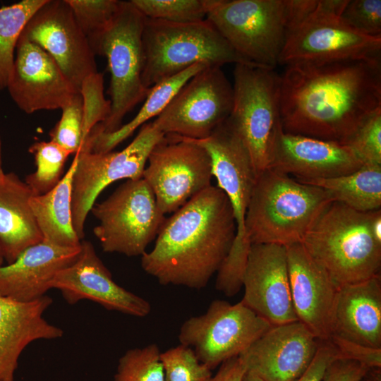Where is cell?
Instances as JSON below:
<instances>
[{
    "mask_svg": "<svg viewBox=\"0 0 381 381\" xmlns=\"http://www.w3.org/2000/svg\"><path fill=\"white\" fill-rule=\"evenodd\" d=\"M379 109L380 56L293 64L280 75L285 133L342 143Z\"/></svg>",
    "mask_w": 381,
    "mask_h": 381,
    "instance_id": "6da1fadb",
    "label": "cell"
},
{
    "mask_svg": "<svg viewBox=\"0 0 381 381\" xmlns=\"http://www.w3.org/2000/svg\"><path fill=\"white\" fill-rule=\"evenodd\" d=\"M229 200L210 186L190 199L162 224L141 267L162 285L205 288L217 273L236 235Z\"/></svg>",
    "mask_w": 381,
    "mask_h": 381,
    "instance_id": "7a4b0ae2",
    "label": "cell"
},
{
    "mask_svg": "<svg viewBox=\"0 0 381 381\" xmlns=\"http://www.w3.org/2000/svg\"><path fill=\"white\" fill-rule=\"evenodd\" d=\"M334 200L325 190L270 168L257 177L245 227L251 244L301 243Z\"/></svg>",
    "mask_w": 381,
    "mask_h": 381,
    "instance_id": "3957f363",
    "label": "cell"
},
{
    "mask_svg": "<svg viewBox=\"0 0 381 381\" xmlns=\"http://www.w3.org/2000/svg\"><path fill=\"white\" fill-rule=\"evenodd\" d=\"M371 212L334 201L301 243L338 288L380 274L381 244L371 231Z\"/></svg>",
    "mask_w": 381,
    "mask_h": 381,
    "instance_id": "277c9868",
    "label": "cell"
},
{
    "mask_svg": "<svg viewBox=\"0 0 381 381\" xmlns=\"http://www.w3.org/2000/svg\"><path fill=\"white\" fill-rule=\"evenodd\" d=\"M142 42V82L146 88L199 62L221 67L231 63L254 66L232 49L207 18L179 23L145 17Z\"/></svg>",
    "mask_w": 381,
    "mask_h": 381,
    "instance_id": "5b68a950",
    "label": "cell"
},
{
    "mask_svg": "<svg viewBox=\"0 0 381 381\" xmlns=\"http://www.w3.org/2000/svg\"><path fill=\"white\" fill-rule=\"evenodd\" d=\"M206 18L254 66L274 69L289 33L286 0H206Z\"/></svg>",
    "mask_w": 381,
    "mask_h": 381,
    "instance_id": "8992f818",
    "label": "cell"
},
{
    "mask_svg": "<svg viewBox=\"0 0 381 381\" xmlns=\"http://www.w3.org/2000/svg\"><path fill=\"white\" fill-rule=\"evenodd\" d=\"M144 20L131 1H121L112 20L91 44L95 55L106 57L110 73L111 110L106 121L100 123L103 133L120 128L126 114L145 99L150 91L142 82Z\"/></svg>",
    "mask_w": 381,
    "mask_h": 381,
    "instance_id": "52a82bcc",
    "label": "cell"
},
{
    "mask_svg": "<svg viewBox=\"0 0 381 381\" xmlns=\"http://www.w3.org/2000/svg\"><path fill=\"white\" fill-rule=\"evenodd\" d=\"M233 90L229 119L249 152L257 177L270 168L283 132L280 75L274 69L236 64Z\"/></svg>",
    "mask_w": 381,
    "mask_h": 381,
    "instance_id": "ba28073f",
    "label": "cell"
},
{
    "mask_svg": "<svg viewBox=\"0 0 381 381\" xmlns=\"http://www.w3.org/2000/svg\"><path fill=\"white\" fill-rule=\"evenodd\" d=\"M90 212L99 221L93 232L103 251L128 257L142 256L166 219L143 178L127 180Z\"/></svg>",
    "mask_w": 381,
    "mask_h": 381,
    "instance_id": "9c48e42d",
    "label": "cell"
},
{
    "mask_svg": "<svg viewBox=\"0 0 381 381\" xmlns=\"http://www.w3.org/2000/svg\"><path fill=\"white\" fill-rule=\"evenodd\" d=\"M349 0H320L315 11L294 28L279 64L332 62L380 56L381 36L364 35L340 16Z\"/></svg>",
    "mask_w": 381,
    "mask_h": 381,
    "instance_id": "30bf717a",
    "label": "cell"
},
{
    "mask_svg": "<svg viewBox=\"0 0 381 381\" xmlns=\"http://www.w3.org/2000/svg\"><path fill=\"white\" fill-rule=\"evenodd\" d=\"M164 135L152 122L146 123L124 149L103 153L92 151V138L90 134L85 138L75 153L72 195L73 226L81 241L85 220L98 195L114 181L142 178L150 152Z\"/></svg>",
    "mask_w": 381,
    "mask_h": 381,
    "instance_id": "8fae6325",
    "label": "cell"
},
{
    "mask_svg": "<svg viewBox=\"0 0 381 381\" xmlns=\"http://www.w3.org/2000/svg\"><path fill=\"white\" fill-rule=\"evenodd\" d=\"M191 140L209 154L212 176L232 208L236 231L223 264L231 272H243L252 245L246 231V214L256 180L249 152L229 118L207 138Z\"/></svg>",
    "mask_w": 381,
    "mask_h": 381,
    "instance_id": "7c38bea8",
    "label": "cell"
},
{
    "mask_svg": "<svg viewBox=\"0 0 381 381\" xmlns=\"http://www.w3.org/2000/svg\"><path fill=\"white\" fill-rule=\"evenodd\" d=\"M272 326L241 301L231 304L217 299L205 313L183 322L179 341L212 370L240 356Z\"/></svg>",
    "mask_w": 381,
    "mask_h": 381,
    "instance_id": "4fadbf2b",
    "label": "cell"
},
{
    "mask_svg": "<svg viewBox=\"0 0 381 381\" xmlns=\"http://www.w3.org/2000/svg\"><path fill=\"white\" fill-rule=\"evenodd\" d=\"M143 179L164 214L176 212L211 185V160L193 140L167 134L150 152Z\"/></svg>",
    "mask_w": 381,
    "mask_h": 381,
    "instance_id": "5bb4252c",
    "label": "cell"
},
{
    "mask_svg": "<svg viewBox=\"0 0 381 381\" xmlns=\"http://www.w3.org/2000/svg\"><path fill=\"white\" fill-rule=\"evenodd\" d=\"M233 85L218 66L194 75L157 116L153 126L164 134L202 140L230 116Z\"/></svg>",
    "mask_w": 381,
    "mask_h": 381,
    "instance_id": "9a60e30c",
    "label": "cell"
},
{
    "mask_svg": "<svg viewBox=\"0 0 381 381\" xmlns=\"http://www.w3.org/2000/svg\"><path fill=\"white\" fill-rule=\"evenodd\" d=\"M21 35L49 54L79 92L84 80L98 72L95 54L66 0H47Z\"/></svg>",
    "mask_w": 381,
    "mask_h": 381,
    "instance_id": "2e32d148",
    "label": "cell"
},
{
    "mask_svg": "<svg viewBox=\"0 0 381 381\" xmlns=\"http://www.w3.org/2000/svg\"><path fill=\"white\" fill-rule=\"evenodd\" d=\"M6 88L26 114L61 109L79 92L52 57L21 34Z\"/></svg>",
    "mask_w": 381,
    "mask_h": 381,
    "instance_id": "e0dca14e",
    "label": "cell"
},
{
    "mask_svg": "<svg viewBox=\"0 0 381 381\" xmlns=\"http://www.w3.org/2000/svg\"><path fill=\"white\" fill-rule=\"evenodd\" d=\"M80 247L77 259L56 274L51 289L60 291L70 305L89 300L108 310L137 318L150 314V303L113 280L111 272L90 241L82 240Z\"/></svg>",
    "mask_w": 381,
    "mask_h": 381,
    "instance_id": "ac0fdd59",
    "label": "cell"
},
{
    "mask_svg": "<svg viewBox=\"0 0 381 381\" xmlns=\"http://www.w3.org/2000/svg\"><path fill=\"white\" fill-rule=\"evenodd\" d=\"M241 301L272 326L298 321L291 295L286 246L252 244Z\"/></svg>",
    "mask_w": 381,
    "mask_h": 381,
    "instance_id": "d6986e66",
    "label": "cell"
},
{
    "mask_svg": "<svg viewBox=\"0 0 381 381\" xmlns=\"http://www.w3.org/2000/svg\"><path fill=\"white\" fill-rule=\"evenodd\" d=\"M320 341L296 321L272 326L238 356L246 370L263 381H296L311 363Z\"/></svg>",
    "mask_w": 381,
    "mask_h": 381,
    "instance_id": "ffe728a7",
    "label": "cell"
},
{
    "mask_svg": "<svg viewBox=\"0 0 381 381\" xmlns=\"http://www.w3.org/2000/svg\"><path fill=\"white\" fill-rule=\"evenodd\" d=\"M286 248L291 295L298 320L320 341H327L331 336L338 287L301 243Z\"/></svg>",
    "mask_w": 381,
    "mask_h": 381,
    "instance_id": "44dd1931",
    "label": "cell"
},
{
    "mask_svg": "<svg viewBox=\"0 0 381 381\" xmlns=\"http://www.w3.org/2000/svg\"><path fill=\"white\" fill-rule=\"evenodd\" d=\"M363 162L340 143L282 132L270 168L297 180L328 179L351 173Z\"/></svg>",
    "mask_w": 381,
    "mask_h": 381,
    "instance_id": "7402d4cb",
    "label": "cell"
},
{
    "mask_svg": "<svg viewBox=\"0 0 381 381\" xmlns=\"http://www.w3.org/2000/svg\"><path fill=\"white\" fill-rule=\"evenodd\" d=\"M52 303L47 295L30 302L0 295V381H15L19 358L32 342L64 335L62 329L43 316Z\"/></svg>",
    "mask_w": 381,
    "mask_h": 381,
    "instance_id": "603a6c76",
    "label": "cell"
},
{
    "mask_svg": "<svg viewBox=\"0 0 381 381\" xmlns=\"http://www.w3.org/2000/svg\"><path fill=\"white\" fill-rule=\"evenodd\" d=\"M80 248L44 241L27 248L13 262L0 267V295L19 302L43 297L58 272L77 259Z\"/></svg>",
    "mask_w": 381,
    "mask_h": 381,
    "instance_id": "cb8c5ba5",
    "label": "cell"
},
{
    "mask_svg": "<svg viewBox=\"0 0 381 381\" xmlns=\"http://www.w3.org/2000/svg\"><path fill=\"white\" fill-rule=\"evenodd\" d=\"M331 335L381 349V279L338 288L331 318Z\"/></svg>",
    "mask_w": 381,
    "mask_h": 381,
    "instance_id": "d4e9b609",
    "label": "cell"
},
{
    "mask_svg": "<svg viewBox=\"0 0 381 381\" xmlns=\"http://www.w3.org/2000/svg\"><path fill=\"white\" fill-rule=\"evenodd\" d=\"M35 195L14 173L0 182V246L8 264L43 240L30 204Z\"/></svg>",
    "mask_w": 381,
    "mask_h": 381,
    "instance_id": "484cf974",
    "label": "cell"
},
{
    "mask_svg": "<svg viewBox=\"0 0 381 381\" xmlns=\"http://www.w3.org/2000/svg\"><path fill=\"white\" fill-rule=\"evenodd\" d=\"M78 164L75 154L71 166L59 182L49 191L33 195L30 207L43 240L61 247L80 245L73 222L72 195L74 174Z\"/></svg>",
    "mask_w": 381,
    "mask_h": 381,
    "instance_id": "4316f807",
    "label": "cell"
},
{
    "mask_svg": "<svg viewBox=\"0 0 381 381\" xmlns=\"http://www.w3.org/2000/svg\"><path fill=\"white\" fill-rule=\"evenodd\" d=\"M211 66L206 62L197 63L180 73L166 79L150 87L145 101L135 116L128 123L121 125L114 132L103 133L100 123L91 131L92 151L108 152L112 151L139 127L150 119L157 116L167 107L173 97L194 75Z\"/></svg>",
    "mask_w": 381,
    "mask_h": 381,
    "instance_id": "83f0119b",
    "label": "cell"
},
{
    "mask_svg": "<svg viewBox=\"0 0 381 381\" xmlns=\"http://www.w3.org/2000/svg\"><path fill=\"white\" fill-rule=\"evenodd\" d=\"M298 181L326 190L334 201L363 212L381 207V165L363 164L341 176Z\"/></svg>",
    "mask_w": 381,
    "mask_h": 381,
    "instance_id": "f1b7e54d",
    "label": "cell"
},
{
    "mask_svg": "<svg viewBox=\"0 0 381 381\" xmlns=\"http://www.w3.org/2000/svg\"><path fill=\"white\" fill-rule=\"evenodd\" d=\"M47 0H23L0 8V90L10 78L17 42L25 26Z\"/></svg>",
    "mask_w": 381,
    "mask_h": 381,
    "instance_id": "f546056e",
    "label": "cell"
},
{
    "mask_svg": "<svg viewBox=\"0 0 381 381\" xmlns=\"http://www.w3.org/2000/svg\"><path fill=\"white\" fill-rule=\"evenodd\" d=\"M29 152L34 155L36 171L27 176L25 183L36 195L44 194L61 180L64 164L71 153L52 140L35 143Z\"/></svg>",
    "mask_w": 381,
    "mask_h": 381,
    "instance_id": "4dcf8cb0",
    "label": "cell"
},
{
    "mask_svg": "<svg viewBox=\"0 0 381 381\" xmlns=\"http://www.w3.org/2000/svg\"><path fill=\"white\" fill-rule=\"evenodd\" d=\"M157 344L128 349L119 358L114 381H164Z\"/></svg>",
    "mask_w": 381,
    "mask_h": 381,
    "instance_id": "1f68e13d",
    "label": "cell"
},
{
    "mask_svg": "<svg viewBox=\"0 0 381 381\" xmlns=\"http://www.w3.org/2000/svg\"><path fill=\"white\" fill-rule=\"evenodd\" d=\"M146 18L186 23L206 18V0H131Z\"/></svg>",
    "mask_w": 381,
    "mask_h": 381,
    "instance_id": "d6a6232c",
    "label": "cell"
},
{
    "mask_svg": "<svg viewBox=\"0 0 381 381\" xmlns=\"http://www.w3.org/2000/svg\"><path fill=\"white\" fill-rule=\"evenodd\" d=\"M66 1L90 46L112 20L121 3L118 0Z\"/></svg>",
    "mask_w": 381,
    "mask_h": 381,
    "instance_id": "836d02e7",
    "label": "cell"
},
{
    "mask_svg": "<svg viewBox=\"0 0 381 381\" xmlns=\"http://www.w3.org/2000/svg\"><path fill=\"white\" fill-rule=\"evenodd\" d=\"M164 381H208L211 370L199 361L192 349L183 344L160 353Z\"/></svg>",
    "mask_w": 381,
    "mask_h": 381,
    "instance_id": "e575fe53",
    "label": "cell"
},
{
    "mask_svg": "<svg viewBox=\"0 0 381 381\" xmlns=\"http://www.w3.org/2000/svg\"><path fill=\"white\" fill-rule=\"evenodd\" d=\"M363 164L381 165V109L365 119L341 143Z\"/></svg>",
    "mask_w": 381,
    "mask_h": 381,
    "instance_id": "d590c367",
    "label": "cell"
},
{
    "mask_svg": "<svg viewBox=\"0 0 381 381\" xmlns=\"http://www.w3.org/2000/svg\"><path fill=\"white\" fill-rule=\"evenodd\" d=\"M61 119L49 133L50 140L71 154H75L83 143V99L75 94L61 109Z\"/></svg>",
    "mask_w": 381,
    "mask_h": 381,
    "instance_id": "8d00e7d4",
    "label": "cell"
},
{
    "mask_svg": "<svg viewBox=\"0 0 381 381\" xmlns=\"http://www.w3.org/2000/svg\"><path fill=\"white\" fill-rule=\"evenodd\" d=\"M83 99V141L92 129L106 121L111 110V102L104 95L103 74L97 72L87 77L80 89Z\"/></svg>",
    "mask_w": 381,
    "mask_h": 381,
    "instance_id": "74e56055",
    "label": "cell"
},
{
    "mask_svg": "<svg viewBox=\"0 0 381 381\" xmlns=\"http://www.w3.org/2000/svg\"><path fill=\"white\" fill-rule=\"evenodd\" d=\"M340 18L358 32L372 37L381 36L380 0H349Z\"/></svg>",
    "mask_w": 381,
    "mask_h": 381,
    "instance_id": "f35d334b",
    "label": "cell"
},
{
    "mask_svg": "<svg viewBox=\"0 0 381 381\" xmlns=\"http://www.w3.org/2000/svg\"><path fill=\"white\" fill-rule=\"evenodd\" d=\"M327 341L334 349L337 358L355 361L368 368H381V349L369 347L336 335H331Z\"/></svg>",
    "mask_w": 381,
    "mask_h": 381,
    "instance_id": "ab89813d",
    "label": "cell"
},
{
    "mask_svg": "<svg viewBox=\"0 0 381 381\" xmlns=\"http://www.w3.org/2000/svg\"><path fill=\"white\" fill-rule=\"evenodd\" d=\"M369 369L355 361L335 358L327 368L322 381H362Z\"/></svg>",
    "mask_w": 381,
    "mask_h": 381,
    "instance_id": "60d3db41",
    "label": "cell"
},
{
    "mask_svg": "<svg viewBox=\"0 0 381 381\" xmlns=\"http://www.w3.org/2000/svg\"><path fill=\"white\" fill-rule=\"evenodd\" d=\"M335 358L333 347L328 341H321L311 363L296 381H322L327 368Z\"/></svg>",
    "mask_w": 381,
    "mask_h": 381,
    "instance_id": "b9f144b4",
    "label": "cell"
},
{
    "mask_svg": "<svg viewBox=\"0 0 381 381\" xmlns=\"http://www.w3.org/2000/svg\"><path fill=\"white\" fill-rule=\"evenodd\" d=\"M246 372L243 362L236 356L222 363L217 373L208 381H242Z\"/></svg>",
    "mask_w": 381,
    "mask_h": 381,
    "instance_id": "7bdbcfd3",
    "label": "cell"
},
{
    "mask_svg": "<svg viewBox=\"0 0 381 381\" xmlns=\"http://www.w3.org/2000/svg\"><path fill=\"white\" fill-rule=\"evenodd\" d=\"M370 228L376 241L381 244V210L371 212Z\"/></svg>",
    "mask_w": 381,
    "mask_h": 381,
    "instance_id": "ee69618b",
    "label": "cell"
},
{
    "mask_svg": "<svg viewBox=\"0 0 381 381\" xmlns=\"http://www.w3.org/2000/svg\"><path fill=\"white\" fill-rule=\"evenodd\" d=\"M242 381H263L256 375L247 371L246 372Z\"/></svg>",
    "mask_w": 381,
    "mask_h": 381,
    "instance_id": "f6af8a7d",
    "label": "cell"
},
{
    "mask_svg": "<svg viewBox=\"0 0 381 381\" xmlns=\"http://www.w3.org/2000/svg\"><path fill=\"white\" fill-rule=\"evenodd\" d=\"M6 174L4 173L3 168H2V163H1V142L0 138V182H1L4 177Z\"/></svg>",
    "mask_w": 381,
    "mask_h": 381,
    "instance_id": "bcb514c9",
    "label": "cell"
},
{
    "mask_svg": "<svg viewBox=\"0 0 381 381\" xmlns=\"http://www.w3.org/2000/svg\"><path fill=\"white\" fill-rule=\"evenodd\" d=\"M4 260V255L2 253V250L0 246V267L3 265V262Z\"/></svg>",
    "mask_w": 381,
    "mask_h": 381,
    "instance_id": "7dc6e473",
    "label": "cell"
},
{
    "mask_svg": "<svg viewBox=\"0 0 381 381\" xmlns=\"http://www.w3.org/2000/svg\"><path fill=\"white\" fill-rule=\"evenodd\" d=\"M362 381H363V380Z\"/></svg>",
    "mask_w": 381,
    "mask_h": 381,
    "instance_id": "c3c4849f",
    "label": "cell"
}]
</instances>
